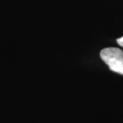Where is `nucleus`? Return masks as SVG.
I'll use <instances>...</instances> for the list:
<instances>
[{
	"instance_id": "obj_2",
	"label": "nucleus",
	"mask_w": 123,
	"mask_h": 123,
	"mask_svg": "<svg viewBox=\"0 0 123 123\" xmlns=\"http://www.w3.org/2000/svg\"><path fill=\"white\" fill-rule=\"evenodd\" d=\"M117 43H118L119 46H121L123 47V37H122V38H119L117 39Z\"/></svg>"
},
{
	"instance_id": "obj_1",
	"label": "nucleus",
	"mask_w": 123,
	"mask_h": 123,
	"mask_svg": "<svg viewBox=\"0 0 123 123\" xmlns=\"http://www.w3.org/2000/svg\"><path fill=\"white\" fill-rule=\"evenodd\" d=\"M100 57L110 70L123 75V51L119 48L108 47L101 50Z\"/></svg>"
}]
</instances>
